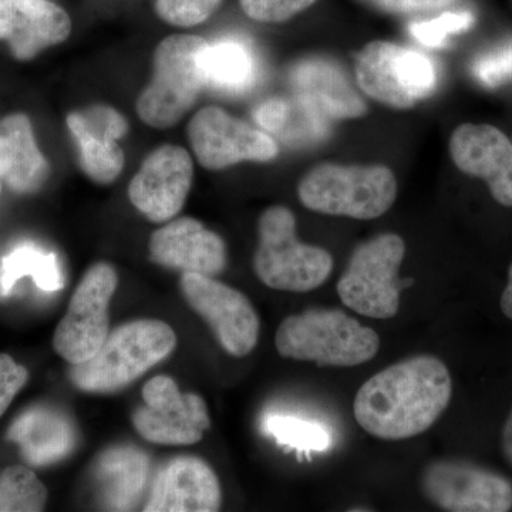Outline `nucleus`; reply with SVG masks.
I'll list each match as a JSON object with an SVG mask.
<instances>
[{
    "label": "nucleus",
    "instance_id": "f257e3e1",
    "mask_svg": "<svg viewBox=\"0 0 512 512\" xmlns=\"http://www.w3.org/2000/svg\"><path fill=\"white\" fill-rule=\"evenodd\" d=\"M451 394L453 380L439 357L414 356L363 383L353 413L360 427L377 439H412L440 419Z\"/></svg>",
    "mask_w": 512,
    "mask_h": 512
},
{
    "label": "nucleus",
    "instance_id": "f03ea898",
    "mask_svg": "<svg viewBox=\"0 0 512 512\" xmlns=\"http://www.w3.org/2000/svg\"><path fill=\"white\" fill-rule=\"evenodd\" d=\"M175 346L177 335L163 320L124 323L107 335L92 359L72 365L70 380L82 392H119L170 356Z\"/></svg>",
    "mask_w": 512,
    "mask_h": 512
},
{
    "label": "nucleus",
    "instance_id": "7ed1b4c3",
    "mask_svg": "<svg viewBox=\"0 0 512 512\" xmlns=\"http://www.w3.org/2000/svg\"><path fill=\"white\" fill-rule=\"evenodd\" d=\"M275 346L288 359L353 367L377 355L380 339L375 330L340 309L316 308L288 316L276 330Z\"/></svg>",
    "mask_w": 512,
    "mask_h": 512
},
{
    "label": "nucleus",
    "instance_id": "20e7f679",
    "mask_svg": "<svg viewBox=\"0 0 512 512\" xmlns=\"http://www.w3.org/2000/svg\"><path fill=\"white\" fill-rule=\"evenodd\" d=\"M208 45L200 36L174 35L157 46L153 77L136 104L143 123L164 130L192 109L207 86L202 57Z\"/></svg>",
    "mask_w": 512,
    "mask_h": 512
},
{
    "label": "nucleus",
    "instance_id": "39448f33",
    "mask_svg": "<svg viewBox=\"0 0 512 512\" xmlns=\"http://www.w3.org/2000/svg\"><path fill=\"white\" fill-rule=\"evenodd\" d=\"M298 195L308 210L320 214L375 220L396 201L397 181L384 165L320 164L302 178Z\"/></svg>",
    "mask_w": 512,
    "mask_h": 512
},
{
    "label": "nucleus",
    "instance_id": "423d86ee",
    "mask_svg": "<svg viewBox=\"0 0 512 512\" xmlns=\"http://www.w3.org/2000/svg\"><path fill=\"white\" fill-rule=\"evenodd\" d=\"M255 274L276 291L311 292L328 281L333 269L326 249L302 244L296 218L289 208L275 205L259 218Z\"/></svg>",
    "mask_w": 512,
    "mask_h": 512
},
{
    "label": "nucleus",
    "instance_id": "0eeeda50",
    "mask_svg": "<svg viewBox=\"0 0 512 512\" xmlns=\"http://www.w3.org/2000/svg\"><path fill=\"white\" fill-rule=\"evenodd\" d=\"M406 244L396 234H382L359 245L338 282V295L349 309L373 319H390L400 309L403 281L399 269Z\"/></svg>",
    "mask_w": 512,
    "mask_h": 512
},
{
    "label": "nucleus",
    "instance_id": "6e6552de",
    "mask_svg": "<svg viewBox=\"0 0 512 512\" xmlns=\"http://www.w3.org/2000/svg\"><path fill=\"white\" fill-rule=\"evenodd\" d=\"M356 80L372 99L407 110L434 92L437 70L433 60L417 50L376 40L357 56Z\"/></svg>",
    "mask_w": 512,
    "mask_h": 512
},
{
    "label": "nucleus",
    "instance_id": "1a4fd4ad",
    "mask_svg": "<svg viewBox=\"0 0 512 512\" xmlns=\"http://www.w3.org/2000/svg\"><path fill=\"white\" fill-rule=\"evenodd\" d=\"M119 285L107 262L87 269L53 336V348L70 365L92 359L110 333V302Z\"/></svg>",
    "mask_w": 512,
    "mask_h": 512
},
{
    "label": "nucleus",
    "instance_id": "9d476101",
    "mask_svg": "<svg viewBox=\"0 0 512 512\" xmlns=\"http://www.w3.org/2000/svg\"><path fill=\"white\" fill-rule=\"evenodd\" d=\"M143 400V406L133 414V426L150 443L192 446L211 427L205 400L195 393H181L171 377L148 380Z\"/></svg>",
    "mask_w": 512,
    "mask_h": 512
},
{
    "label": "nucleus",
    "instance_id": "9b49d317",
    "mask_svg": "<svg viewBox=\"0 0 512 512\" xmlns=\"http://www.w3.org/2000/svg\"><path fill=\"white\" fill-rule=\"evenodd\" d=\"M424 497L450 512H507L512 508L508 478L463 460L433 461L420 481Z\"/></svg>",
    "mask_w": 512,
    "mask_h": 512
},
{
    "label": "nucleus",
    "instance_id": "f8f14e48",
    "mask_svg": "<svg viewBox=\"0 0 512 512\" xmlns=\"http://www.w3.org/2000/svg\"><path fill=\"white\" fill-rule=\"evenodd\" d=\"M188 138L198 163L208 170H224L242 161L275 160L279 147L265 131L217 106L198 110L188 124Z\"/></svg>",
    "mask_w": 512,
    "mask_h": 512
},
{
    "label": "nucleus",
    "instance_id": "ddd939ff",
    "mask_svg": "<svg viewBox=\"0 0 512 512\" xmlns=\"http://www.w3.org/2000/svg\"><path fill=\"white\" fill-rule=\"evenodd\" d=\"M180 286L185 301L210 325L225 352L244 357L255 349L261 322L244 293L198 274L181 275Z\"/></svg>",
    "mask_w": 512,
    "mask_h": 512
},
{
    "label": "nucleus",
    "instance_id": "4468645a",
    "mask_svg": "<svg viewBox=\"0 0 512 512\" xmlns=\"http://www.w3.org/2000/svg\"><path fill=\"white\" fill-rule=\"evenodd\" d=\"M194 165L188 151L165 144L144 160L128 185V198L151 222L173 220L190 194Z\"/></svg>",
    "mask_w": 512,
    "mask_h": 512
},
{
    "label": "nucleus",
    "instance_id": "2eb2a0df",
    "mask_svg": "<svg viewBox=\"0 0 512 512\" xmlns=\"http://www.w3.org/2000/svg\"><path fill=\"white\" fill-rule=\"evenodd\" d=\"M67 127L74 138L80 168L96 184L114 183L124 168L120 138L126 136V117L104 104L73 111L66 117Z\"/></svg>",
    "mask_w": 512,
    "mask_h": 512
},
{
    "label": "nucleus",
    "instance_id": "dca6fc26",
    "mask_svg": "<svg viewBox=\"0 0 512 512\" xmlns=\"http://www.w3.org/2000/svg\"><path fill=\"white\" fill-rule=\"evenodd\" d=\"M458 170L481 178L498 204L512 207V143L490 124H461L450 138Z\"/></svg>",
    "mask_w": 512,
    "mask_h": 512
},
{
    "label": "nucleus",
    "instance_id": "f3484780",
    "mask_svg": "<svg viewBox=\"0 0 512 512\" xmlns=\"http://www.w3.org/2000/svg\"><path fill=\"white\" fill-rule=\"evenodd\" d=\"M151 261L183 274L215 276L227 266L224 239L194 218H178L150 238Z\"/></svg>",
    "mask_w": 512,
    "mask_h": 512
},
{
    "label": "nucleus",
    "instance_id": "a211bd4d",
    "mask_svg": "<svg viewBox=\"0 0 512 512\" xmlns=\"http://www.w3.org/2000/svg\"><path fill=\"white\" fill-rule=\"evenodd\" d=\"M72 33L66 10L49 0H0V42L20 62H28Z\"/></svg>",
    "mask_w": 512,
    "mask_h": 512
},
{
    "label": "nucleus",
    "instance_id": "6ab92c4d",
    "mask_svg": "<svg viewBox=\"0 0 512 512\" xmlns=\"http://www.w3.org/2000/svg\"><path fill=\"white\" fill-rule=\"evenodd\" d=\"M221 485L204 460L183 456L168 461L151 485L148 512H214L220 510Z\"/></svg>",
    "mask_w": 512,
    "mask_h": 512
},
{
    "label": "nucleus",
    "instance_id": "aec40b11",
    "mask_svg": "<svg viewBox=\"0 0 512 512\" xmlns=\"http://www.w3.org/2000/svg\"><path fill=\"white\" fill-rule=\"evenodd\" d=\"M291 83L295 97L326 120L357 119L366 113L365 101L338 64L330 60H302L292 69Z\"/></svg>",
    "mask_w": 512,
    "mask_h": 512
},
{
    "label": "nucleus",
    "instance_id": "412c9836",
    "mask_svg": "<svg viewBox=\"0 0 512 512\" xmlns=\"http://www.w3.org/2000/svg\"><path fill=\"white\" fill-rule=\"evenodd\" d=\"M49 177L29 117L15 113L0 120V181L16 194H35Z\"/></svg>",
    "mask_w": 512,
    "mask_h": 512
},
{
    "label": "nucleus",
    "instance_id": "4be33fe9",
    "mask_svg": "<svg viewBox=\"0 0 512 512\" xmlns=\"http://www.w3.org/2000/svg\"><path fill=\"white\" fill-rule=\"evenodd\" d=\"M9 439L20 447L23 457L35 466L62 460L72 451L74 433L69 421L53 410H29L13 423Z\"/></svg>",
    "mask_w": 512,
    "mask_h": 512
},
{
    "label": "nucleus",
    "instance_id": "5701e85b",
    "mask_svg": "<svg viewBox=\"0 0 512 512\" xmlns=\"http://www.w3.org/2000/svg\"><path fill=\"white\" fill-rule=\"evenodd\" d=\"M147 476L148 458L138 448H109L96 463L97 483L109 510H131L143 494Z\"/></svg>",
    "mask_w": 512,
    "mask_h": 512
},
{
    "label": "nucleus",
    "instance_id": "b1692460",
    "mask_svg": "<svg viewBox=\"0 0 512 512\" xmlns=\"http://www.w3.org/2000/svg\"><path fill=\"white\" fill-rule=\"evenodd\" d=\"M202 63L207 86L221 92L242 93L255 82L254 53L241 40L224 39L208 45Z\"/></svg>",
    "mask_w": 512,
    "mask_h": 512
},
{
    "label": "nucleus",
    "instance_id": "393cba45",
    "mask_svg": "<svg viewBox=\"0 0 512 512\" xmlns=\"http://www.w3.org/2000/svg\"><path fill=\"white\" fill-rule=\"evenodd\" d=\"M23 278H32L43 292L52 293L63 288L62 269L56 254L30 242L13 248L0 261V296H9Z\"/></svg>",
    "mask_w": 512,
    "mask_h": 512
},
{
    "label": "nucleus",
    "instance_id": "a878e982",
    "mask_svg": "<svg viewBox=\"0 0 512 512\" xmlns=\"http://www.w3.org/2000/svg\"><path fill=\"white\" fill-rule=\"evenodd\" d=\"M264 431L279 446L299 453H318L332 446V434L323 424L289 414H269L264 420Z\"/></svg>",
    "mask_w": 512,
    "mask_h": 512
},
{
    "label": "nucleus",
    "instance_id": "bb28decb",
    "mask_svg": "<svg viewBox=\"0 0 512 512\" xmlns=\"http://www.w3.org/2000/svg\"><path fill=\"white\" fill-rule=\"evenodd\" d=\"M47 490L32 470L23 466L6 468L0 476V512L45 510Z\"/></svg>",
    "mask_w": 512,
    "mask_h": 512
},
{
    "label": "nucleus",
    "instance_id": "cd10ccee",
    "mask_svg": "<svg viewBox=\"0 0 512 512\" xmlns=\"http://www.w3.org/2000/svg\"><path fill=\"white\" fill-rule=\"evenodd\" d=\"M474 25V15L471 12H448L440 18L416 22L410 25V33L421 45L441 47L447 39L456 33L464 32Z\"/></svg>",
    "mask_w": 512,
    "mask_h": 512
},
{
    "label": "nucleus",
    "instance_id": "c85d7f7f",
    "mask_svg": "<svg viewBox=\"0 0 512 512\" xmlns=\"http://www.w3.org/2000/svg\"><path fill=\"white\" fill-rule=\"evenodd\" d=\"M221 0H157L158 18L180 28L205 22L220 6Z\"/></svg>",
    "mask_w": 512,
    "mask_h": 512
},
{
    "label": "nucleus",
    "instance_id": "c756f323",
    "mask_svg": "<svg viewBox=\"0 0 512 512\" xmlns=\"http://www.w3.org/2000/svg\"><path fill=\"white\" fill-rule=\"evenodd\" d=\"M474 76L487 87H497L512 80V40L488 50L474 60Z\"/></svg>",
    "mask_w": 512,
    "mask_h": 512
},
{
    "label": "nucleus",
    "instance_id": "7c9ffc66",
    "mask_svg": "<svg viewBox=\"0 0 512 512\" xmlns=\"http://www.w3.org/2000/svg\"><path fill=\"white\" fill-rule=\"evenodd\" d=\"M315 2L316 0H239L248 18L265 23L285 22Z\"/></svg>",
    "mask_w": 512,
    "mask_h": 512
},
{
    "label": "nucleus",
    "instance_id": "2f4dec72",
    "mask_svg": "<svg viewBox=\"0 0 512 512\" xmlns=\"http://www.w3.org/2000/svg\"><path fill=\"white\" fill-rule=\"evenodd\" d=\"M29 380L26 367L18 365L5 353H0V417L9 409L16 394L23 389Z\"/></svg>",
    "mask_w": 512,
    "mask_h": 512
},
{
    "label": "nucleus",
    "instance_id": "473e14b6",
    "mask_svg": "<svg viewBox=\"0 0 512 512\" xmlns=\"http://www.w3.org/2000/svg\"><path fill=\"white\" fill-rule=\"evenodd\" d=\"M369 2L393 13H419L446 8L453 0H369Z\"/></svg>",
    "mask_w": 512,
    "mask_h": 512
},
{
    "label": "nucleus",
    "instance_id": "72a5a7b5",
    "mask_svg": "<svg viewBox=\"0 0 512 512\" xmlns=\"http://www.w3.org/2000/svg\"><path fill=\"white\" fill-rule=\"evenodd\" d=\"M501 447H503L505 460L508 461V464H510L512 468V410L504 424L503 436H501Z\"/></svg>",
    "mask_w": 512,
    "mask_h": 512
},
{
    "label": "nucleus",
    "instance_id": "f704fd0d",
    "mask_svg": "<svg viewBox=\"0 0 512 512\" xmlns=\"http://www.w3.org/2000/svg\"><path fill=\"white\" fill-rule=\"evenodd\" d=\"M500 305L504 315L512 320V264L510 265V269H508V282L503 295H501Z\"/></svg>",
    "mask_w": 512,
    "mask_h": 512
},
{
    "label": "nucleus",
    "instance_id": "c9c22d12",
    "mask_svg": "<svg viewBox=\"0 0 512 512\" xmlns=\"http://www.w3.org/2000/svg\"><path fill=\"white\" fill-rule=\"evenodd\" d=\"M0 191H2V181H0Z\"/></svg>",
    "mask_w": 512,
    "mask_h": 512
}]
</instances>
